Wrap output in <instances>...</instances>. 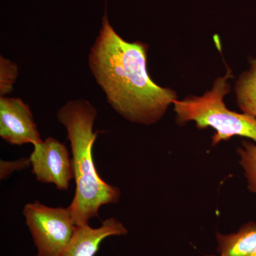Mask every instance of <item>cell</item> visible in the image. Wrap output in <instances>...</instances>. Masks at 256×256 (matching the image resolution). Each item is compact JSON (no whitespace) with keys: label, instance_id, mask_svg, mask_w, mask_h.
Masks as SVG:
<instances>
[{"label":"cell","instance_id":"cell-1","mask_svg":"<svg viewBox=\"0 0 256 256\" xmlns=\"http://www.w3.org/2000/svg\"><path fill=\"white\" fill-rule=\"evenodd\" d=\"M146 52L142 42H128L119 36L106 10L88 62L111 107L130 122L150 126L163 117L176 96L149 76Z\"/></svg>","mask_w":256,"mask_h":256},{"label":"cell","instance_id":"cell-2","mask_svg":"<svg viewBox=\"0 0 256 256\" xmlns=\"http://www.w3.org/2000/svg\"><path fill=\"white\" fill-rule=\"evenodd\" d=\"M97 110L89 101H68L58 110L57 118L68 133L76 182L73 201L68 206L76 226L98 217L101 206L118 203L120 190L101 178L92 158L98 136L94 131Z\"/></svg>","mask_w":256,"mask_h":256},{"label":"cell","instance_id":"cell-3","mask_svg":"<svg viewBox=\"0 0 256 256\" xmlns=\"http://www.w3.org/2000/svg\"><path fill=\"white\" fill-rule=\"evenodd\" d=\"M230 76L228 72L226 76L216 79L212 88L204 96L175 100L173 104L178 122L194 121L200 129L210 127L215 130L212 146L234 136L249 138L256 142V118L233 112L224 104V96L230 90Z\"/></svg>","mask_w":256,"mask_h":256},{"label":"cell","instance_id":"cell-4","mask_svg":"<svg viewBox=\"0 0 256 256\" xmlns=\"http://www.w3.org/2000/svg\"><path fill=\"white\" fill-rule=\"evenodd\" d=\"M23 214L36 246V256L62 255L76 228L68 207L53 208L36 201L25 205Z\"/></svg>","mask_w":256,"mask_h":256},{"label":"cell","instance_id":"cell-5","mask_svg":"<svg viewBox=\"0 0 256 256\" xmlns=\"http://www.w3.org/2000/svg\"><path fill=\"white\" fill-rule=\"evenodd\" d=\"M32 172L38 182L53 184L60 190H67L74 178L72 159L66 146L52 137L34 146L30 156Z\"/></svg>","mask_w":256,"mask_h":256},{"label":"cell","instance_id":"cell-6","mask_svg":"<svg viewBox=\"0 0 256 256\" xmlns=\"http://www.w3.org/2000/svg\"><path fill=\"white\" fill-rule=\"evenodd\" d=\"M0 136L12 146L42 142L30 106L21 98L0 97Z\"/></svg>","mask_w":256,"mask_h":256},{"label":"cell","instance_id":"cell-7","mask_svg":"<svg viewBox=\"0 0 256 256\" xmlns=\"http://www.w3.org/2000/svg\"><path fill=\"white\" fill-rule=\"evenodd\" d=\"M127 234L124 224L114 217L104 220L98 228H92L88 224L78 226L72 240L60 256H94L106 238Z\"/></svg>","mask_w":256,"mask_h":256},{"label":"cell","instance_id":"cell-8","mask_svg":"<svg viewBox=\"0 0 256 256\" xmlns=\"http://www.w3.org/2000/svg\"><path fill=\"white\" fill-rule=\"evenodd\" d=\"M218 255L256 256V222L244 224L235 233H217Z\"/></svg>","mask_w":256,"mask_h":256},{"label":"cell","instance_id":"cell-9","mask_svg":"<svg viewBox=\"0 0 256 256\" xmlns=\"http://www.w3.org/2000/svg\"><path fill=\"white\" fill-rule=\"evenodd\" d=\"M238 105L244 114L256 118V58L239 78L236 86Z\"/></svg>","mask_w":256,"mask_h":256},{"label":"cell","instance_id":"cell-10","mask_svg":"<svg viewBox=\"0 0 256 256\" xmlns=\"http://www.w3.org/2000/svg\"><path fill=\"white\" fill-rule=\"evenodd\" d=\"M239 164L244 172L248 188L256 196V143L244 140L237 149Z\"/></svg>","mask_w":256,"mask_h":256},{"label":"cell","instance_id":"cell-11","mask_svg":"<svg viewBox=\"0 0 256 256\" xmlns=\"http://www.w3.org/2000/svg\"><path fill=\"white\" fill-rule=\"evenodd\" d=\"M18 74V68L14 62L2 56H0V96L4 97L11 94L14 89Z\"/></svg>","mask_w":256,"mask_h":256},{"label":"cell","instance_id":"cell-12","mask_svg":"<svg viewBox=\"0 0 256 256\" xmlns=\"http://www.w3.org/2000/svg\"><path fill=\"white\" fill-rule=\"evenodd\" d=\"M31 164L30 158H22L21 159L6 161L1 160L0 161V178L5 180L9 178L14 172H20L26 169Z\"/></svg>","mask_w":256,"mask_h":256}]
</instances>
